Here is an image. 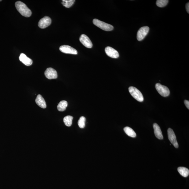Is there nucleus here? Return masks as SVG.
Instances as JSON below:
<instances>
[{
	"label": "nucleus",
	"mask_w": 189,
	"mask_h": 189,
	"mask_svg": "<svg viewBox=\"0 0 189 189\" xmlns=\"http://www.w3.org/2000/svg\"><path fill=\"white\" fill-rule=\"evenodd\" d=\"M15 6L21 15L26 17L31 16L32 12L25 4L21 1H18L15 3Z\"/></svg>",
	"instance_id": "nucleus-1"
},
{
	"label": "nucleus",
	"mask_w": 189,
	"mask_h": 189,
	"mask_svg": "<svg viewBox=\"0 0 189 189\" xmlns=\"http://www.w3.org/2000/svg\"><path fill=\"white\" fill-rule=\"evenodd\" d=\"M93 23L94 25L105 31H111L113 29V26L111 24H107L97 19H94L93 20Z\"/></svg>",
	"instance_id": "nucleus-2"
},
{
	"label": "nucleus",
	"mask_w": 189,
	"mask_h": 189,
	"mask_svg": "<svg viewBox=\"0 0 189 189\" xmlns=\"http://www.w3.org/2000/svg\"><path fill=\"white\" fill-rule=\"evenodd\" d=\"M129 90L131 95L136 100L140 102H142L144 101L142 94L136 88L134 87H130L129 88Z\"/></svg>",
	"instance_id": "nucleus-3"
},
{
	"label": "nucleus",
	"mask_w": 189,
	"mask_h": 189,
	"mask_svg": "<svg viewBox=\"0 0 189 189\" xmlns=\"http://www.w3.org/2000/svg\"><path fill=\"white\" fill-rule=\"evenodd\" d=\"M155 87L158 92L163 97H167L169 95L170 91L167 87L159 83L156 84Z\"/></svg>",
	"instance_id": "nucleus-4"
},
{
	"label": "nucleus",
	"mask_w": 189,
	"mask_h": 189,
	"mask_svg": "<svg viewBox=\"0 0 189 189\" xmlns=\"http://www.w3.org/2000/svg\"><path fill=\"white\" fill-rule=\"evenodd\" d=\"M149 31V28L148 26H144L140 28L137 33V39L138 41H141L144 39L148 34Z\"/></svg>",
	"instance_id": "nucleus-5"
},
{
	"label": "nucleus",
	"mask_w": 189,
	"mask_h": 189,
	"mask_svg": "<svg viewBox=\"0 0 189 189\" xmlns=\"http://www.w3.org/2000/svg\"><path fill=\"white\" fill-rule=\"evenodd\" d=\"M168 138L171 143L176 148L178 147V145L177 141L176 136L174 131L171 128H169L167 130Z\"/></svg>",
	"instance_id": "nucleus-6"
},
{
	"label": "nucleus",
	"mask_w": 189,
	"mask_h": 189,
	"mask_svg": "<svg viewBox=\"0 0 189 189\" xmlns=\"http://www.w3.org/2000/svg\"><path fill=\"white\" fill-rule=\"evenodd\" d=\"M59 50L63 53L76 55L78 52L77 50L69 46L64 45L60 47Z\"/></svg>",
	"instance_id": "nucleus-7"
},
{
	"label": "nucleus",
	"mask_w": 189,
	"mask_h": 189,
	"mask_svg": "<svg viewBox=\"0 0 189 189\" xmlns=\"http://www.w3.org/2000/svg\"><path fill=\"white\" fill-rule=\"evenodd\" d=\"M51 22L52 20L50 18L46 16L40 19L38 23V26L41 29H45L50 26Z\"/></svg>",
	"instance_id": "nucleus-8"
},
{
	"label": "nucleus",
	"mask_w": 189,
	"mask_h": 189,
	"mask_svg": "<svg viewBox=\"0 0 189 189\" xmlns=\"http://www.w3.org/2000/svg\"><path fill=\"white\" fill-rule=\"evenodd\" d=\"M80 41L84 46L88 48H92V44L90 38L85 34H82L80 37Z\"/></svg>",
	"instance_id": "nucleus-9"
},
{
	"label": "nucleus",
	"mask_w": 189,
	"mask_h": 189,
	"mask_svg": "<svg viewBox=\"0 0 189 189\" xmlns=\"http://www.w3.org/2000/svg\"><path fill=\"white\" fill-rule=\"evenodd\" d=\"M45 75L46 77L49 79L57 78V71L52 68H47L45 71Z\"/></svg>",
	"instance_id": "nucleus-10"
},
{
	"label": "nucleus",
	"mask_w": 189,
	"mask_h": 189,
	"mask_svg": "<svg viewBox=\"0 0 189 189\" xmlns=\"http://www.w3.org/2000/svg\"><path fill=\"white\" fill-rule=\"evenodd\" d=\"M105 52L108 57L113 58H117L119 57L118 52L111 47L108 46L106 47Z\"/></svg>",
	"instance_id": "nucleus-11"
},
{
	"label": "nucleus",
	"mask_w": 189,
	"mask_h": 189,
	"mask_svg": "<svg viewBox=\"0 0 189 189\" xmlns=\"http://www.w3.org/2000/svg\"><path fill=\"white\" fill-rule=\"evenodd\" d=\"M19 60L21 62L23 63L26 66H31L33 63L32 60L27 57L25 54L24 53L21 54L19 57Z\"/></svg>",
	"instance_id": "nucleus-12"
},
{
	"label": "nucleus",
	"mask_w": 189,
	"mask_h": 189,
	"mask_svg": "<svg viewBox=\"0 0 189 189\" xmlns=\"http://www.w3.org/2000/svg\"><path fill=\"white\" fill-rule=\"evenodd\" d=\"M153 127L154 133H155L156 137L159 139H163V136L160 128L158 124L155 123H154L153 125Z\"/></svg>",
	"instance_id": "nucleus-13"
},
{
	"label": "nucleus",
	"mask_w": 189,
	"mask_h": 189,
	"mask_svg": "<svg viewBox=\"0 0 189 189\" xmlns=\"http://www.w3.org/2000/svg\"><path fill=\"white\" fill-rule=\"evenodd\" d=\"M36 102L38 106L42 108H46V104L45 99L40 94H38L36 99Z\"/></svg>",
	"instance_id": "nucleus-14"
},
{
	"label": "nucleus",
	"mask_w": 189,
	"mask_h": 189,
	"mask_svg": "<svg viewBox=\"0 0 189 189\" xmlns=\"http://www.w3.org/2000/svg\"><path fill=\"white\" fill-rule=\"evenodd\" d=\"M178 171L180 174L182 176L184 177H187L189 176V169L186 167H178Z\"/></svg>",
	"instance_id": "nucleus-15"
},
{
	"label": "nucleus",
	"mask_w": 189,
	"mask_h": 189,
	"mask_svg": "<svg viewBox=\"0 0 189 189\" xmlns=\"http://www.w3.org/2000/svg\"><path fill=\"white\" fill-rule=\"evenodd\" d=\"M124 131L128 136L130 137L135 138L136 137V134L132 129L129 127H126L124 128Z\"/></svg>",
	"instance_id": "nucleus-16"
},
{
	"label": "nucleus",
	"mask_w": 189,
	"mask_h": 189,
	"mask_svg": "<svg viewBox=\"0 0 189 189\" xmlns=\"http://www.w3.org/2000/svg\"><path fill=\"white\" fill-rule=\"evenodd\" d=\"M68 103L66 101H61L58 105L57 106V109L59 111H64L66 109Z\"/></svg>",
	"instance_id": "nucleus-17"
},
{
	"label": "nucleus",
	"mask_w": 189,
	"mask_h": 189,
	"mask_svg": "<svg viewBox=\"0 0 189 189\" xmlns=\"http://www.w3.org/2000/svg\"><path fill=\"white\" fill-rule=\"evenodd\" d=\"M73 117L71 116H67L64 118V122L65 125L67 127H70L72 123Z\"/></svg>",
	"instance_id": "nucleus-18"
},
{
	"label": "nucleus",
	"mask_w": 189,
	"mask_h": 189,
	"mask_svg": "<svg viewBox=\"0 0 189 189\" xmlns=\"http://www.w3.org/2000/svg\"><path fill=\"white\" fill-rule=\"evenodd\" d=\"M75 0H63L62 3L63 6L66 8H69L73 5Z\"/></svg>",
	"instance_id": "nucleus-19"
},
{
	"label": "nucleus",
	"mask_w": 189,
	"mask_h": 189,
	"mask_svg": "<svg viewBox=\"0 0 189 189\" xmlns=\"http://www.w3.org/2000/svg\"><path fill=\"white\" fill-rule=\"evenodd\" d=\"M169 1L168 0H158L156 1V5L160 8H162L165 6Z\"/></svg>",
	"instance_id": "nucleus-20"
},
{
	"label": "nucleus",
	"mask_w": 189,
	"mask_h": 189,
	"mask_svg": "<svg viewBox=\"0 0 189 189\" xmlns=\"http://www.w3.org/2000/svg\"><path fill=\"white\" fill-rule=\"evenodd\" d=\"M86 119L85 117L82 116L80 117L78 122L79 127L80 128H83L85 126Z\"/></svg>",
	"instance_id": "nucleus-21"
},
{
	"label": "nucleus",
	"mask_w": 189,
	"mask_h": 189,
	"mask_svg": "<svg viewBox=\"0 0 189 189\" xmlns=\"http://www.w3.org/2000/svg\"><path fill=\"white\" fill-rule=\"evenodd\" d=\"M184 104L186 106L188 109H189V101L187 100H185Z\"/></svg>",
	"instance_id": "nucleus-22"
},
{
	"label": "nucleus",
	"mask_w": 189,
	"mask_h": 189,
	"mask_svg": "<svg viewBox=\"0 0 189 189\" xmlns=\"http://www.w3.org/2000/svg\"><path fill=\"white\" fill-rule=\"evenodd\" d=\"M186 9L187 11V13H189V3H187L186 5Z\"/></svg>",
	"instance_id": "nucleus-23"
},
{
	"label": "nucleus",
	"mask_w": 189,
	"mask_h": 189,
	"mask_svg": "<svg viewBox=\"0 0 189 189\" xmlns=\"http://www.w3.org/2000/svg\"><path fill=\"white\" fill-rule=\"evenodd\" d=\"M2 1L1 0H0V1Z\"/></svg>",
	"instance_id": "nucleus-24"
}]
</instances>
